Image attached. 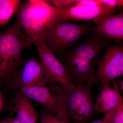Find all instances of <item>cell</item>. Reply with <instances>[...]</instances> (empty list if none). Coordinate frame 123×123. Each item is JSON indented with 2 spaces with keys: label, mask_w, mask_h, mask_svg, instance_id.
<instances>
[{
  "label": "cell",
  "mask_w": 123,
  "mask_h": 123,
  "mask_svg": "<svg viewBox=\"0 0 123 123\" xmlns=\"http://www.w3.org/2000/svg\"><path fill=\"white\" fill-rule=\"evenodd\" d=\"M97 65L96 83L102 90L110 82L123 76V46H107L103 55L98 58Z\"/></svg>",
  "instance_id": "6"
},
{
  "label": "cell",
  "mask_w": 123,
  "mask_h": 123,
  "mask_svg": "<svg viewBox=\"0 0 123 123\" xmlns=\"http://www.w3.org/2000/svg\"><path fill=\"white\" fill-rule=\"evenodd\" d=\"M12 110L19 123H37L38 114L28 97L19 92L14 98Z\"/></svg>",
  "instance_id": "13"
},
{
  "label": "cell",
  "mask_w": 123,
  "mask_h": 123,
  "mask_svg": "<svg viewBox=\"0 0 123 123\" xmlns=\"http://www.w3.org/2000/svg\"><path fill=\"white\" fill-rule=\"evenodd\" d=\"M93 84L75 85L70 89H64L66 111L72 123H87L97 111L95 107L92 88Z\"/></svg>",
  "instance_id": "5"
},
{
  "label": "cell",
  "mask_w": 123,
  "mask_h": 123,
  "mask_svg": "<svg viewBox=\"0 0 123 123\" xmlns=\"http://www.w3.org/2000/svg\"><path fill=\"white\" fill-rule=\"evenodd\" d=\"M96 24L92 31L98 35L119 42L123 39V13L110 14L92 20Z\"/></svg>",
  "instance_id": "11"
},
{
  "label": "cell",
  "mask_w": 123,
  "mask_h": 123,
  "mask_svg": "<svg viewBox=\"0 0 123 123\" xmlns=\"http://www.w3.org/2000/svg\"><path fill=\"white\" fill-rule=\"evenodd\" d=\"M101 0H77L75 6H102Z\"/></svg>",
  "instance_id": "19"
},
{
  "label": "cell",
  "mask_w": 123,
  "mask_h": 123,
  "mask_svg": "<svg viewBox=\"0 0 123 123\" xmlns=\"http://www.w3.org/2000/svg\"><path fill=\"white\" fill-rule=\"evenodd\" d=\"M84 42L63 51L59 61L65 69L70 81L80 86L95 84V68L100 51L112 40L95 33L92 29Z\"/></svg>",
  "instance_id": "1"
},
{
  "label": "cell",
  "mask_w": 123,
  "mask_h": 123,
  "mask_svg": "<svg viewBox=\"0 0 123 123\" xmlns=\"http://www.w3.org/2000/svg\"><path fill=\"white\" fill-rule=\"evenodd\" d=\"M52 6L47 1L42 0L20 3L16 18L31 44L36 39L43 36L45 25L50 17Z\"/></svg>",
  "instance_id": "4"
},
{
  "label": "cell",
  "mask_w": 123,
  "mask_h": 123,
  "mask_svg": "<svg viewBox=\"0 0 123 123\" xmlns=\"http://www.w3.org/2000/svg\"><path fill=\"white\" fill-rule=\"evenodd\" d=\"M113 110L104 116L105 118L103 123H112L111 121V117Z\"/></svg>",
  "instance_id": "22"
},
{
  "label": "cell",
  "mask_w": 123,
  "mask_h": 123,
  "mask_svg": "<svg viewBox=\"0 0 123 123\" xmlns=\"http://www.w3.org/2000/svg\"><path fill=\"white\" fill-rule=\"evenodd\" d=\"M20 3L19 0H0V26L9 22L17 12Z\"/></svg>",
  "instance_id": "14"
},
{
  "label": "cell",
  "mask_w": 123,
  "mask_h": 123,
  "mask_svg": "<svg viewBox=\"0 0 123 123\" xmlns=\"http://www.w3.org/2000/svg\"><path fill=\"white\" fill-rule=\"evenodd\" d=\"M2 84L1 83V80L0 78V84Z\"/></svg>",
  "instance_id": "26"
},
{
  "label": "cell",
  "mask_w": 123,
  "mask_h": 123,
  "mask_svg": "<svg viewBox=\"0 0 123 123\" xmlns=\"http://www.w3.org/2000/svg\"><path fill=\"white\" fill-rule=\"evenodd\" d=\"M102 6L108 9H114L121 7L123 6V0H101Z\"/></svg>",
  "instance_id": "18"
},
{
  "label": "cell",
  "mask_w": 123,
  "mask_h": 123,
  "mask_svg": "<svg viewBox=\"0 0 123 123\" xmlns=\"http://www.w3.org/2000/svg\"><path fill=\"white\" fill-rule=\"evenodd\" d=\"M116 84L119 91L121 93H123V80L122 78H118L116 80H115Z\"/></svg>",
  "instance_id": "20"
},
{
  "label": "cell",
  "mask_w": 123,
  "mask_h": 123,
  "mask_svg": "<svg viewBox=\"0 0 123 123\" xmlns=\"http://www.w3.org/2000/svg\"><path fill=\"white\" fill-rule=\"evenodd\" d=\"M2 104H3V100H2V95L0 92V111L2 108Z\"/></svg>",
  "instance_id": "24"
},
{
  "label": "cell",
  "mask_w": 123,
  "mask_h": 123,
  "mask_svg": "<svg viewBox=\"0 0 123 123\" xmlns=\"http://www.w3.org/2000/svg\"><path fill=\"white\" fill-rule=\"evenodd\" d=\"M10 89L34 86H46L50 84L47 71L40 62L33 55L24 61L21 66L6 83Z\"/></svg>",
  "instance_id": "7"
},
{
  "label": "cell",
  "mask_w": 123,
  "mask_h": 123,
  "mask_svg": "<svg viewBox=\"0 0 123 123\" xmlns=\"http://www.w3.org/2000/svg\"><path fill=\"white\" fill-rule=\"evenodd\" d=\"M19 93L42 104L47 112L54 116L57 115L64 99L62 87L56 85L50 87L38 86L25 87L21 89Z\"/></svg>",
  "instance_id": "10"
},
{
  "label": "cell",
  "mask_w": 123,
  "mask_h": 123,
  "mask_svg": "<svg viewBox=\"0 0 123 123\" xmlns=\"http://www.w3.org/2000/svg\"><path fill=\"white\" fill-rule=\"evenodd\" d=\"M105 117L104 116V117L100 119L94 120L90 123H103L104 121L105 120Z\"/></svg>",
  "instance_id": "23"
},
{
  "label": "cell",
  "mask_w": 123,
  "mask_h": 123,
  "mask_svg": "<svg viewBox=\"0 0 123 123\" xmlns=\"http://www.w3.org/2000/svg\"><path fill=\"white\" fill-rule=\"evenodd\" d=\"M120 8L108 9L102 6H74L60 8L52 6L50 17L48 22L62 23L68 21H92L97 18L115 14L120 11Z\"/></svg>",
  "instance_id": "9"
},
{
  "label": "cell",
  "mask_w": 123,
  "mask_h": 123,
  "mask_svg": "<svg viewBox=\"0 0 123 123\" xmlns=\"http://www.w3.org/2000/svg\"><path fill=\"white\" fill-rule=\"evenodd\" d=\"M40 123H65L47 112L45 108L42 111Z\"/></svg>",
  "instance_id": "16"
},
{
  "label": "cell",
  "mask_w": 123,
  "mask_h": 123,
  "mask_svg": "<svg viewBox=\"0 0 123 123\" xmlns=\"http://www.w3.org/2000/svg\"><path fill=\"white\" fill-rule=\"evenodd\" d=\"M17 18L7 30L0 32V78L6 84L20 68L24 61L21 52L24 47L31 44L20 30Z\"/></svg>",
  "instance_id": "2"
},
{
  "label": "cell",
  "mask_w": 123,
  "mask_h": 123,
  "mask_svg": "<svg viewBox=\"0 0 123 123\" xmlns=\"http://www.w3.org/2000/svg\"><path fill=\"white\" fill-rule=\"evenodd\" d=\"M43 65L47 71L51 85L59 84L64 89L74 88L76 85L71 82L65 69L46 44L43 36L33 41Z\"/></svg>",
  "instance_id": "8"
},
{
  "label": "cell",
  "mask_w": 123,
  "mask_h": 123,
  "mask_svg": "<svg viewBox=\"0 0 123 123\" xmlns=\"http://www.w3.org/2000/svg\"><path fill=\"white\" fill-rule=\"evenodd\" d=\"M54 6L60 8H65L76 5V0H50Z\"/></svg>",
  "instance_id": "17"
},
{
  "label": "cell",
  "mask_w": 123,
  "mask_h": 123,
  "mask_svg": "<svg viewBox=\"0 0 123 123\" xmlns=\"http://www.w3.org/2000/svg\"><path fill=\"white\" fill-rule=\"evenodd\" d=\"M114 88L110 85L105 86L95 97V107L97 112L107 114L113 111L121 102L123 98L117 86L115 80L112 81Z\"/></svg>",
  "instance_id": "12"
},
{
  "label": "cell",
  "mask_w": 123,
  "mask_h": 123,
  "mask_svg": "<svg viewBox=\"0 0 123 123\" xmlns=\"http://www.w3.org/2000/svg\"><path fill=\"white\" fill-rule=\"evenodd\" d=\"M10 123H20L16 118H13L11 120Z\"/></svg>",
  "instance_id": "25"
},
{
  "label": "cell",
  "mask_w": 123,
  "mask_h": 123,
  "mask_svg": "<svg viewBox=\"0 0 123 123\" xmlns=\"http://www.w3.org/2000/svg\"><path fill=\"white\" fill-rule=\"evenodd\" d=\"M92 29L89 21L80 24L48 21L44 27L43 37L47 46L55 55L74 46Z\"/></svg>",
  "instance_id": "3"
},
{
  "label": "cell",
  "mask_w": 123,
  "mask_h": 123,
  "mask_svg": "<svg viewBox=\"0 0 123 123\" xmlns=\"http://www.w3.org/2000/svg\"><path fill=\"white\" fill-rule=\"evenodd\" d=\"M112 123H123V102L113 110L111 117Z\"/></svg>",
  "instance_id": "15"
},
{
  "label": "cell",
  "mask_w": 123,
  "mask_h": 123,
  "mask_svg": "<svg viewBox=\"0 0 123 123\" xmlns=\"http://www.w3.org/2000/svg\"><path fill=\"white\" fill-rule=\"evenodd\" d=\"M14 114V112L13 110H12L8 116L0 121V123H10L11 120L13 117V115Z\"/></svg>",
  "instance_id": "21"
}]
</instances>
